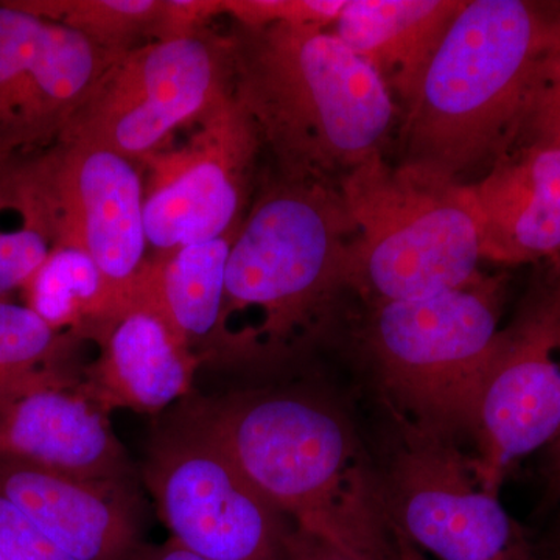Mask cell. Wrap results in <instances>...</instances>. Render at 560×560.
<instances>
[{"mask_svg":"<svg viewBox=\"0 0 560 560\" xmlns=\"http://www.w3.org/2000/svg\"><path fill=\"white\" fill-rule=\"evenodd\" d=\"M189 422L298 528L371 560H397L377 470L349 419L323 397L238 390L197 405Z\"/></svg>","mask_w":560,"mask_h":560,"instance_id":"obj_1","label":"cell"},{"mask_svg":"<svg viewBox=\"0 0 560 560\" xmlns=\"http://www.w3.org/2000/svg\"><path fill=\"white\" fill-rule=\"evenodd\" d=\"M230 51L232 94L283 179L340 183L382 153L396 98L329 28L241 25Z\"/></svg>","mask_w":560,"mask_h":560,"instance_id":"obj_2","label":"cell"},{"mask_svg":"<svg viewBox=\"0 0 560 560\" xmlns=\"http://www.w3.org/2000/svg\"><path fill=\"white\" fill-rule=\"evenodd\" d=\"M560 38V3L464 0L410 101L400 165L458 180L514 145L544 58Z\"/></svg>","mask_w":560,"mask_h":560,"instance_id":"obj_3","label":"cell"},{"mask_svg":"<svg viewBox=\"0 0 560 560\" xmlns=\"http://www.w3.org/2000/svg\"><path fill=\"white\" fill-rule=\"evenodd\" d=\"M337 189L353 224L346 285L371 307L422 300L480 275V230L467 183L394 167L381 153Z\"/></svg>","mask_w":560,"mask_h":560,"instance_id":"obj_4","label":"cell"},{"mask_svg":"<svg viewBox=\"0 0 560 560\" xmlns=\"http://www.w3.org/2000/svg\"><path fill=\"white\" fill-rule=\"evenodd\" d=\"M503 302V278L480 272L433 296L371 307L364 345L394 415L447 440L469 434Z\"/></svg>","mask_w":560,"mask_h":560,"instance_id":"obj_5","label":"cell"},{"mask_svg":"<svg viewBox=\"0 0 560 560\" xmlns=\"http://www.w3.org/2000/svg\"><path fill=\"white\" fill-rule=\"evenodd\" d=\"M352 235L337 187L293 179L276 184L250 209L232 243L226 320L230 312L259 311L264 320L256 341L257 335H267L271 348L285 341L348 289Z\"/></svg>","mask_w":560,"mask_h":560,"instance_id":"obj_6","label":"cell"},{"mask_svg":"<svg viewBox=\"0 0 560 560\" xmlns=\"http://www.w3.org/2000/svg\"><path fill=\"white\" fill-rule=\"evenodd\" d=\"M397 418L377 470L390 526L436 560H537L500 497L482 489L458 441Z\"/></svg>","mask_w":560,"mask_h":560,"instance_id":"obj_7","label":"cell"},{"mask_svg":"<svg viewBox=\"0 0 560 560\" xmlns=\"http://www.w3.org/2000/svg\"><path fill=\"white\" fill-rule=\"evenodd\" d=\"M230 43L201 32L125 51L60 140L145 161L180 125L232 94ZM58 140V142H60Z\"/></svg>","mask_w":560,"mask_h":560,"instance_id":"obj_8","label":"cell"},{"mask_svg":"<svg viewBox=\"0 0 560 560\" xmlns=\"http://www.w3.org/2000/svg\"><path fill=\"white\" fill-rule=\"evenodd\" d=\"M559 318L560 265L501 329L475 400L470 463L481 488L495 495L515 463L560 436Z\"/></svg>","mask_w":560,"mask_h":560,"instance_id":"obj_9","label":"cell"},{"mask_svg":"<svg viewBox=\"0 0 560 560\" xmlns=\"http://www.w3.org/2000/svg\"><path fill=\"white\" fill-rule=\"evenodd\" d=\"M145 482L172 539L209 560H283L294 523L189 422L161 438Z\"/></svg>","mask_w":560,"mask_h":560,"instance_id":"obj_10","label":"cell"},{"mask_svg":"<svg viewBox=\"0 0 560 560\" xmlns=\"http://www.w3.org/2000/svg\"><path fill=\"white\" fill-rule=\"evenodd\" d=\"M121 55L0 2V160L58 142Z\"/></svg>","mask_w":560,"mask_h":560,"instance_id":"obj_11","label":"cell"},{"mask_svg":"<svg viewBox=\"0 0 560 560\" xmlns=\"http://www.w3.org/2000/svg\"><path fill=\"white\" fill-rule=\"evenodd\" d=\"M200 121L183 149L151 154L143 200L147 242L158 254L215 241L241 226L260 140L253 121L228 95Z\"/></svg>","mask_w":560,"mask_h":560,"instance_id":"obj_12","label":"cell"},{"mask_svg":"<svg viewBox=\"0 0 560 560\" xmlns=\"http://www.w3.org/2000/svg\"><path fill=\"white\" fill-rule=\"evenodd\" d=\"M38 162L55 243L86 253L131 304L149 260L145 191L136 162L84 140H60Z\"/></svg>","mask_w":560,"mask_h":560,"instance_id":"obj_13","label":"cell"},{"mask_svg":"<svg viewBox=\"0 0 560 560\" xmlns=\"http://www.w3.org/2000/svg\"><path fill=\"white\" fill-rule=\"evenodd\" d=\"M73 364L0 386V456L86 480L124 482L128 459Z\"/></svg>","mask_w":560,"mask_h":560,"instance_id":"obj_14","label":"cell"},{"mask_svg":"<svg viewBox=\"0 0 560 560\" xmlns=\"http://www.w3.org/2000/svg\"><path fill=\"white\" fill-rule=\"evenodd\" d=\"M0 493L75 560H131L142 545L124 482L86 480L0 456Z\"/></svg>","mask_w":560,"mask_h":560,"instance_id":"obj_15","label":"cell"},{"mask_svg":"<svg viewBox=\"0 0 560 560\" xmlns=\"http://www.w3.org/2000/svg\"><path fill=\"white\" fill-rule=\"evenodd\" d=\"M467 187L482 260L522 265L560 256V149H512Z\"/></svg>","mask_w":560,"mask_h":560,"instance_id":"obj_16","label":"cell"},{"mask_svg":"<svg viewBox=\"0 0 560 560\" xmlns=\"http://www.w3.org/2000/svg\"><path fill=\"white\" fill-rule=\"evenodd\" d=\"M101 355L83 371L103 407L158 412L187 396L200 357L158 313L131 305L94 338Z\"/></svg>","mask_w":560,"mask_h":560,"instance_id":"obj_17","label":"cell"},{"mask_svg":"<svg viewBox=\"0 0 560 560\" xmlns=\"http://www.w3.org/2000/svg\"><path fill=\"white\" fill-rule=\"evenodd\" d=\"M242 224V223H241ZM237 230L147 260L132 287L131 305L161 316L201 360L217 349L249 359L226 329V267Z\"/></svg>","mask_w":560,"mask_h":560,"instance_id":"obj_18","label":"cell"},{"mask_svg":"<svg viewBox=\"0 0 560 560\" xmlns=\"http://www.w3.org/2000/svg\"><path fill=\"white\" fill-rule=\"evenodd\" d=\"M463 5L464 0H346L329 31L404 106Z\"/></svg>","mask_w":560,"mask_h":560,"instance_id":"obj_19","label":"cell"},{"mask_svg":"<svg viewBox=\"0 0 560 560\" xmlns=\"http://www.w3.org/2000/svg\"><path fill=\"white\" fill-rule=\"evenodd\" d=\"M22 290L25 305L44 323L75 338L94 340L131 307L86 253L61 243Z\"/></svg>","mask_w":560,"mask_h":560,"instance_id":"obj_20","label":"cell"},{"mask_svg":"<svg viewBox=\"0 0 560 560\" xmlns=\"http://www.w3.org/2000/svg\"><path fill=\"white\" fill-rule=\"evenodd\" d=\"M54 245L38 156L0 160V300L24 289Z\"/></svg>","mask_w":560,"mask_h":560,"instance_id":"obj_21","label":"cell"},{"mask_svg":"<svg viewBox=\"0 0 560 560\" xmlns=\"http://www.w3.org/2000/svg\"><path fill=\"white\" fill-rule=\"evenodd\" d=\"M40 20L65 25L106 49H135L143 36L153 38L161 0H11Z\"/></svg>","mask_w":560,"mask_h":560,"instance_id":"obj_22","label":"cell"},{"mask_svg":"<svg viewBox=\"0 0 560 560\" xmlns=\"http://www.w3.org/2000/svg\"><path fill=\"white\" fill-rule=\"evenodd\" d=\"M75 340L51 329L27 305L0 300V386L72 364Z\"/></svg>","mask_w":560,"mask_h":560,"instance_id":"obj_23","label":"cell"},{"mask_svg":"<svg viewBox=\"0 0 560 560\" xmlns=\"http://www.w3.org/2000/svg\"><path fill=\"white\" fill-rule=\"evenodd\" d=\"M518 147L560 149V38L541 61L530 88L511 150Z\"/></svg>","mask_w":560,"mask_h":560,"instance_id":"obj_24","label":"cell"},{"mask_svg":"<svg viewBox=\"0 0 560 560\" xmlns=\"http://www.w3.org/2000/svg\"><path fill=\"white\" fill-rule=\"evenodd\" d=\"M346 0H223V13L243 27L271 24L312 25L330 28Z\"/></svg>","mask_w":560,"mask_h":560,"instance_id":"obj_25","label":"cell"},{"mask_svg":"<svg viewBox=\"0 0 560 560\" xmlns=\"http://www.w3.org/2000/svg\"><path fill=\"white\" fill-rule=\"evenodd\" d=\"M0 555L7 560H75L0 493Z\"/></svg>","mask_w":560,"mask_h":560,"instance_id":"obj_26","label":"cell"},{"mask_svg":"<svg viewBox=\"0 0 560 560\" xmlns=\"http://www.w3.org/2000/svg\"><path fill=\"white\" fill-rule=\"evenodd\" d=\"M223 13V0H161L154 40L187 38L201 33L210 18Z\"/></svg>","mask_w":560,"mask_h":560,"instance_id":"obj_27","label":"cell"},{"mask_svg":"<svg viewBox=\"0 0 560 560\" xmlns=\"http://www.w3.org/2000/svg\"><path fill=\"white\" fill-rule=\"evenodd\" d=\"M283 560H371L346 550L334 541L308 533V530L298 528L294 525L291 530L289 544H287L285 556Z\"/></svg>","mask_w":560,"mask_h":560,"instance_id":"obj_28","label":"cell"},{"mask_svg":"<svg viewBox=\"0 0 560 560\" xmlns=\"http://www.w3.org/2000/svg\"><path fill=\"white\" fill-rule=\"evenodd\" d=\"M131 560H209L195 555L175 539L162 545H140Z\"/></svg>","mask_w":560,"mask_h":560,"instance_id":"obj_29","label":"cell"},{"mask_svg":"<svg viewBox=\"0 0 560 560\" xmlns=\"http://www.w3.org/2000/svg\"><path fill=\"white\" fill-rule=\"evenodd\" d=\"M559 353H560V318H559ZM560 482V436L545 452L544 463V499L550 495Z\"/></svg>","mask_w":560,"mask_h":560,"instance_id":"obj_30","label":"cell"},{"mask_svg":"<svg viewBox=\"0 0 560 560\" xmlns=\"http://www.w3.org/2000/svg\"><path fill=\"white\" fill-rule=\"evenodd\" d=\"M394 537H396V547H397V560H429L423 556V552H420L415 545L410 544L404 536L399 533V530L394 529Z\"/></svg>","mask_w":560,"mask_h":560,"instance_id":"obj_31","label":"cell"},{"mask_svg":"<svg viewBox=\"0 0 560 560\" xmlns=\"http://www.w3.org/2000/svg\"><path fill=\"white\" fill-rule=\"evenodd\" d=\"M541 550L547 551L552 558L560 560V528L540 545Z\"/></svg>","mask_w":560,"mask_h":560,"instance_id":"obj_32","label":"cell"},{"mask_svg":"<svg viewBox=\"0 0 560 560\" xmlns=\"http://www.w3.org/2000/svg\"><path fill=\"white\" fill-rule=\"evenodd\" d=\"M558 503H560V482L558 486H556V489L552 490L550 495H547V497H545L544 500H541L540 510L541 511H550Z\"/></svg>","mask_w":560,"mask_h":560,"instance_id":"obj_33","label":"cell"},{"mask_svg":"<svg viewBox=\"0 0 560 560\" xmlns=\"http://www.w3.org/2000/svg\"><path fill=\"white\" fill-rule=\"evenodd\" d=\"M537 560H558L552 558L551 555H548L547 551L541 550V548L537 547Z\"/></svg>","mask_w":560,"mask_h":560,"instance_id":"obj_34","label":"cell"},{"mask_svg":"<svg viewBox=\"0 0 560 560\" xmlns=\"http://www.w3.org/2000/svg\"><path fill=\"white\" fill-rule=\"evenodd\" d=\"M0 560H7V559H5V558H3V556H2V555H0Z\"/></svg>","mask_w":560,"mask_h":560,"instance_id":"obj_35","label":"cell"}]
</instances>
